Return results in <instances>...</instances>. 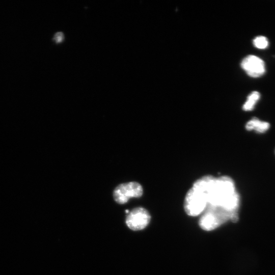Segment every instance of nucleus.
I'll return each mask as SVG.
<instances>
[{
    "label": "nucleus",
    "instance_id": "nucleus-8",
    "mask_svg": "<svg viewBox=\"0 0 275 275\" xmlns=\"http://www.w3.org/2000/svg\"><path fill=\"white\" fill-rule=\"evenodd\" d=\"M260 98V94L258 92H252L248 96L245 102L242 106V109L245 111L253 110Z\"/></svg>",
    "mask_w": 275,
    "mask_h": 275
},
{
    "label": "nucleus",
    "instance_id": "nucleus-6",
    "mask_svg": "<svg viewBox=\"0 0 275 275\" xmlns=\"http://www.w3.org/2000/svg\"><path fill=\"white\" fill-rule=\"evenodd\" d=\"M241 66L246 73L252 77H260L265 72L264 61L254 55H249L244 58L241 63Z\"/></svg>",
    "mask_w": 275,
    "mask_h": 275
},
{
    "label": "nucleus",
    "instance_id": "nucleus-2",
    "mask_svg": "<svg viewBox=\"0 0 275 275\" xmlns=\"http://www.w3.org/2000/svg\"><path fill=\"white\" fill-rule=\"evenodd\" d=\"M200 218L199 226L205 231L213 230L230 220L233 223L238 221L237 213H232L221 208L207 206Z\"/></svg>",
    "mask_w": 275,
    "mask_h": 275
},
{
    "label": "nucleus",
    "instance_id": "nucleus-7",
    "mask_svg": "<svg viewBox=\"0 0 275 275\" xmlns=\"http://www.w3.org/2000/svg\"><path fill=\"white\" fill-rule=\"evenodd\" d=\"M269 123L259 120L257 117H253L245 124V128L248 131L254 130L258 133H264L270 128Z\"/></svg>",
    "mask_w": 275,
    "mask_h": 275
},
{
    "label": "nucleus",
    "instance_id": "nucleus-4",
    "mask_svg": "<svg viewBox=\"0 0 275 275\" xmlns=\"http://www.w3.org/2000/svg\"><path fill=\"white\" fill-rule=\"evenodd\" d=\"M143 194L142 186L137 182L132 181L119 184L114 189L113 195L117 203L123 204L130 198L141 197Z\"/></svg>",
    "mask_w": 275,
    "mask_h": 275
},
{
    "label": "nucleus",
    "instance_id": "nucleus-5",
    "mask_svg": "<svg viewBox=\"0 0 275 275\" xmlns=\"http://www.w3.org/2000/svg\"><path fill=\"white\" fill-rule=\"evenodd\" d=\"M151 216L145 208L139 207L133 209L127 215L126 224L133 231H139L145 228L149 224Z\"/></svg>",
    "mask_w": 275,
    "mask_h": 275
},
{
    "label": "nucleus",
    "instance_id": "nucleus-1",
    "mask_svg": "<svg viewBox=\"0 0 275 275\" xmlns=\"http://www.w3.org/2000/svg\"><path fill=\"white\" fill-rule=\"evenodd\" d=\"M207 196L208 206L219 207L232 213H238L240 196L236 190L233 180L230 177L224 176L215 178Z\"/></svg>",
    "mask_w": 275,
    "mask_h": 275
},
{
    "label": "nucleus",
    "instance_id": "nucleus-10",
    "mask_svg": "<svg viewBox=\"0 0 275 275\" xmlns=\"http://www.w3.org/2000/svg\"><path fill=\"white\" fill-rule=\"evenodd\" d=\"M64 39V35L62 32H59L56 33L53 37V40L57 43H60Z\"/></svg>",
    "mask_w": 275,
    "mask_h": 275
},
{
    "label": "nucleus",
    "instance_id": "nucleus-9",
    "mask_svg": "<svg viewBox=\"0 0 275 275\" xmlns=\"http://www.w3.org/2000/svg\"><path fill=\"white\" fill-rule=\"evenodd\" d=\"M253 44L257 48L265 49L268 46V41L266 37L260 36L253 40Z\"/></svg>",
    "mask_w": 275,
    "mask_h": 275
},
{
    "label": "nucleus",
    "instance_id": "nucleus-3",
    "mask_svg": "<svg viewBox=\"0 0 275 275\" xmlns=\"http://www.w3.org/2000/svg\"><path fill=\"white\" fill-rule=\"evenodd\" d=\"M208 205L205 193L193 186L188 190L184 201V208L186 214L196 216L204 212Z\"/></svg>",
    "mask_w": 275,
    "mask_h": 275
},
{
    "label": "nucleus",
    "instance_id": "nucleus-11",
    "mask_svg": "<svg viewBox=\"0 0 275 275\" xmlns=\"http://www.w3.org/2000/svg\"><path fill=\"white\" fill-rule=\"evenodd\" d=\"M129 212V210H125V213L128 214V213Z\"/></svg>",
    "mask_w": 275,
    "mask_h": 275
}]
</instances>
